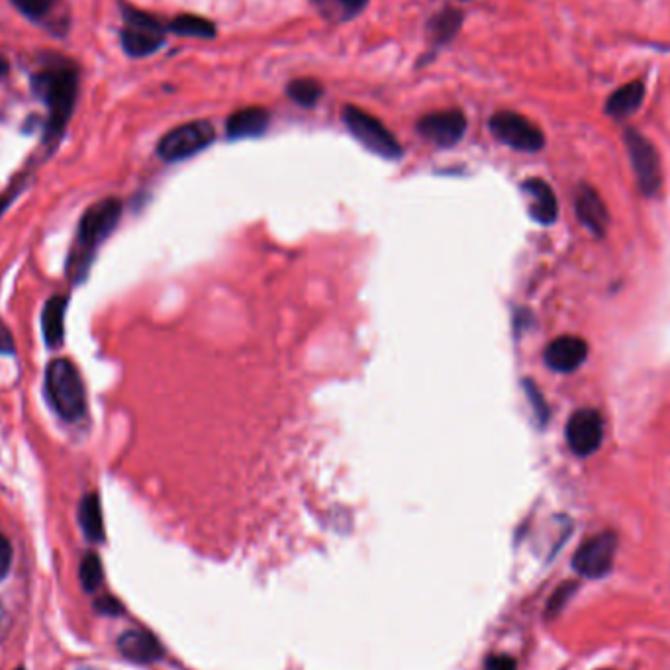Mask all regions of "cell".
<instances>
[{
  "label": "cell",
  "mask_w": 670,
  "mask_h": 670,
  "mask_svg": "<svg viewBox=\"0 0 670 670\" xmlns=\"http://www.w3.org/2000/svg\"><path fill=\"white\" fill-rule=\"evenodd\" d=\"M120 216L122 202L118 198H104L83 214L77 240L67 261V275L73 283H83L87 279L98 247L116 230Z\"/></svg>",
  "instance_id": "1"
},
{
  "label": "cell",
  "mask_w": 670,
  "mask_h": 670,
  "mask_svg": "<svg viewBox=\"0 0 670 670\" xmlns=\"http://www.w3.org/2000/svg\"><path fill=\"white\" fill-rule=\"evenodd\" d=\"M34 89L48 104L49 140L63 136L77 98V71L67 63H57L36 75Z\"/></svg>",
  "instance_id": "2"
},
{
  "label": "cell",
  "mask_w": 670,
  "mask_h": 670,
  "mask_svg": "<svg viewBox=\"0 0 670 670\" xmlns=\"http://www.w3.org/2000/svg\"><path fill=\"white\" fill-rule=\"evenodd\" d=\"M49 404L65 422H77L87 412V392L77 367L69 359L51 361L46 373Z\"/></svg>",
  "instance_id": "3"
},
{
  "label": "cell",
  "mask_w": 670,
  "mask_h": 670,
  "mask_svg": "<svg viewBox=\"0 0 670 670\" xmlns=\"http://www.w3.org/2000/svg\"><path fill=\"white\" fill-rule=\"evenodd\" d=\"M343 124L357 138L359 144L365 145L369 151L384 159L402 157V145L392 136V132L375 116L363 112L357 106L343 108Z\"/></svg>",
  "instance_id": "4"
},
{
  "label": "cell",
  "mask_w": 670,
  "mask_h": 670,
  "mask_svg": "<svg viewBox=\"0 0 670 670\" xmlns=\"http://www.w3.org/2000/svg\"><path fill=\"white\" fill-rule=\"evenodd\" d=\"M214 136L216 132L210 122L206 120L189 122L171 130L161 138V142L157 145V155L167 163L183 161L206 149L214 142Z\"/></svg>",
  "instance_id": "5"
},
{
  "label": "cell",
  "mask_w": 670,
  "mask_h": 670,
  "mask_svg": "<svg viewBox=\"0 0 670 670\" xmlns=\"http://www.w3.org/2000/svg\"><path fill=\"white\" fill-rule=\"evenodd\" d=\"M490 130L496 136L498 142L526 151V153H537L545 147V136L543 132L531 122L526 116L510 110L496 112L490 118Z\"/></svg>",
  "instance_id": "6"
},
{
  "label": "cell",
  "mask_w": 670,
  "mask_h": 670,
  "mask_svg": "<svg viewBox=\"0 0 670 670\" xmlns=\"http://www.w3.org/2000/svg\"><path fill=\"white\" fill-rule=\"evenodd\" d=\"M618 551V537L612 531L598 533L584 541L573 557V567L578 575L602 578L614 567Z\"/></svg>",
  "instance_id": "7"
},
{
  "label": "cell",
  "mask_w": 670,
  "mask_h": 670,
  "mask_svg": "<svg viewBox=\"0 0 670 670\" xmlns=\"http://www.w3.org/2000/svg\"><path fill=\"white\" fill-rule=\"evenodd\" d=\"M623 140H625V147H627L639 189L647 196L655 194L661 187V163H659V153L655 145L635 130H627Z\"/></svg>",
  "instance_id": "8"
},
{
  "label": "cell",
  "mask_w": 670,
  "mask_h": 670,
  "mask_svg": "<svg viewBox=\"0 0 670 670\" xmlns=\"http://www.w3.org/2000/svg\"><path fill=\"white\" fill-rule=\"evenodd\" d=\"M163 28L159 22L138 10H126V28L122 32L124 49L132 57H145L163 46Z\"/></svg>",
  "instance_id": "9"
},
{
  "label": "cell",
  "mask_w": 670,
  "mask_h": 670,
  "mask_svg": "<svg viewBox=\"0 0 670 670\" xmlns=\"http://www.w3.org/2000/svg\"><path fill=\"white\" fill-rule=\"evenodd\" d=\"M418 132L431 144L451 147L463 140L467 132V118L461 110L431 112L418 122Z\"/></svg>",
  "instance_id": "10"
},
{
  "label": "cell",
  "mask_w": 670,
  "mask_h": 670,
  "mask_svg": "<svg viewBox=\"0 0 670 670\" xmlns=\"http://www.w3.org/2000/svg\"><path fill=\"white\" fill-rule=\"evenodd\" d=\"M602 437H604V422L596 410L584 408L571 416L567 424V441L573 453L580 457L596 453L602 443Z\"/></svg>",
  "instance_id": "11"
},
{
  "label": "cell",
  "mask_w": 670,
  "mask_h": 670,
  "mask_svg": "<svg viewBox=\"0 0 670 670\" xmlns=\"http://www.w3.org/2000/svg\"><path fill=\"white\" fill-rule=\"evenodd\" d=\"M588 355V345L576 335H563L545 349V363L557 373H573Z\"/></svg>",
  "instance_id": "12"
},
{
  "label": "cell",
  "mask_w": 670,
  "mask_h": 670,
  "mask_svg": "<svg viewBox=\"0 0 670 670\" xmlns=\"http://www.w3.org/2000/svg\"><path fill=\"white\" fill-rule=\"evenodd\" d=\"M118 649L120 653L134 663H155L163 657V647L159 641L142 629H130L124 631L118 639Z\"/></svg>",
  "instance_id": "13"
},
{
  "label": "cell",
  "mask_w": 670,
  "mask_h": 670,
  "mask_svg": "<svg viewBox=\"0 0 670 670\" xmlns=\"http://www.w3.org/2000/svg\"><path fill=\"white\" fill-rule=\"evenodd\" d=\"M576 214L580 218V222L594 232L596 236H604L610 224V216L606 210L604 200L600 198V194L590 189V187H582L576 196Z\"/></svg>",
  "instance_id": "14"
},
{
  "label": "cell",
  "mask_w": 670,
  "mask_h": 670,
  "mask_svg": "<svg viewBox=\"0 0 670 670\" xmlns=\"http://www.w3.org/2000/svg\"><path fill=\"white\" fill-rule=\"evenodd\" d=\"M643 100H645V81L635 79V81H629L622 87H618L612 95L608 96L604 112L610 118L623 122L641 108Z\"/></svg>",
  "instance_id": "15"
},
{
  "label": "cell",
  "mask_w": 670,
  "mask_h": 670,
  "mask_svg": "<svg viewBox=\"0 0 670 670\" xmlns=\"http://www.w3.org/2000/svg\"><path fill=\"white\" fill-rule=\"evenodd\" d=\"M524 191L529 198V214L539 224H553L559 214V204L553 189L541 179H529L524 183Z\"/></svg>",
  "instance_id": "16"
},
{
  "label": "cell",
  "mask_w": 670,
  "mask_h": 670,
  "mask_svg": "<svg viewBox=\"0 0 670 670\" xmlns=\"http://www.w3.org/2000/svg\"><path fill=\"white\" fill-rule=\"evenodd\" d=\"M267 128H269V112L261 106H249L230 116L226 132L230 140H245L263 136Z\"/></svg>",
  "instance_id": "17"
},
{
  "label": "cell",
  "mask_w": 670,
  "mask_h": 670,
  "mask_svg": "<svg viewBox=\"0 0 670 670\" xmlns=\"http://www.w3.org/2000/svg\"><path fill=\"white\" fill-rule=\"evenodd\" d=\"M65 312H67V296H53L44 306L42 328L44 339L51 349H57L65 341Z\"/></svg>",
  "instance_id": "18"
},
{
  "label": "cell",
  "mask_w": 670,
  "mask_h": 670,
  "mask_svg": "<svg viewBox=\"0 0 670 670\" xmlns=\"http://www.w3.org/2000/svg\"><path fill=\"white\" fill-rule=\"evenodd\" d=\"M79 524L85 537L93 543L104 541V522H102V508L100 498L95 492L87 494L79 504Z\"/></svg>",
  "instance_id": "19"
},
{
  "label": "cell",
  "mask_w": 670,
  "mask_h": 670,
  "mask_svg": "<svg viewBox=\"0 0 670 670\" xmlns=\"http://www.w3.org/2000/svg\"><path fill=\"white\" fill-rule=\"evenodd\" d=\"M461 24H463V14L461 12L443 10L431 20L430 34L437 44H443V42H449L457 34Z\"/></svg>",
  "instance_id": "20"
},
{
  "label": "cell",
  "mask_w": 670,
  "mask_h": 670,
  "mask_svg": "<svg viewBox=\"0 0 670 670\" xmlns=\"http://www.w3.org/2000/svg\"><path fill=\"white\" fill-rule=\"evenodd\" d=\"M169 30L179 36H189V38H212L214 36V24L200 16H179L171 22Z\"/></svg>",
  "instance_id": "21"
},
{
  "label": "cell",
  "mask_w": 670,
  "mask_h": 670,
  "mask_svg": "<svg viewBox=\"0 0 670 670\" xmlns=\"http://www.w3.org/2000/svg\"><path fill=\"white\" fill-rule=\"evenodd\" d=\"M102 578H104V571H102V563L98 559L96 553H87L79 565V580H81V586L89 592V594H95L98 590V586L102 584Z\"/></svg>",
  "instance_id": "22"
},
{
  "label": "cell",
  "mask_w": 670,
  "mask_h": 670,
  "mask_svg": "<svg viewBox=\"0 0 670 670\" xmlns=\"http://www.w3.org/2000/svg\"><path fill=\"white\" fill-rule=\"evenodd\" d=\"M287 95L300 106H314L322 96V87L314 79H296L288 85Z\"/></svg>",
  "instance_id": "23"
},
{
  "label": "cell",
  "mask_w": 670,
  "mask_h": 670,
  "mask_svg": "<svg viewBox=\"0 0 670 670\" xmlns=\"http://www.w3.org/2000/svg\"><path fill=\"white\" fill-rule=\"evenodd\" d=\"M12 4L28 18L42 20L53 10L57 0H12Z\"/></svg>",
  "instance_id": "24"
},
{
  "label": "cell",
  "mask_w": 670,
  "mask_h": 670,
  "mask_svg": "<svg viewBox=\"0 0 670 670\" xmlns=\"http://www.w3.org/2000/svg\"><path fill=\"white\" fill-rule=\"evenodd\" d=\"M576 590V584L575 582H567V584H563V586H559L557 590H555V594L551 596V600H549V604H547V616L549 618H553V616H557L565 606H567V602L573 598V594H575Z\"/></svg>",
  "instance_id": "25"
},
{
  "label": "cell",
  "mask_w": 670,
  "mask_h": 670,
  "mask_svg": "<svg viewBox=\"0 0 670 670\" xmlns=\"http://www.w3.org/2000/svg\"><path fill=\"white\" fill-rule=\"evenodd\" d=\"M10 565H12V545L6 539V535L0 533V580H4L10 573Z\"/></svg>",
  "instance_id": "26"
},
{
  "label": "cell",
  "mask_w": 670,
  "mask_h": 670,
  "mask_svg": "<svg viewBox=\"0 0 670 670\" xmlns=\"http://www.w3.org/2000/svg\"><path fill=\"white\" fill-rule=\"evenodd\" d=\"M526 390H527V396H529V402L533 404V408H535V414H537V418L541 420V422H545L547 420V404L543 402V398H541V392L533 386V384L529 383L527 381L526 383Z\"/></svg>",
  "instance_id": "27"
},
{
  "label": "cell",
  "mask_w": 670,
  "mask_h": 670,
  "mask_svg": "<svg viewBox=\"0 0 670 670\" xmlns=\"http://www.w3.org/2000/svg\"><path fill=\"white\" fill-rule=\"evenodd\" d=\"M484 670H518V665L508 655H490L484 663Z\"/></svg>",
  "instance_id": "28"
},
{
  "label": "cell",
  "mask_w": 670,
  "mask_h": 670,
  "mask_svg": "<svg viewBox=\"0 0 670 670\" xmlns=\"http://www.w3.org/2000/svg\"><path fill=\"white\" fill-rule=\"evenodd\" d=\"M0 353H4V355L16 353V343H14L10 330L6 328V324L2 320H0Z\"/></svg>",
  "instance_id": "29"
},
{
  "label": "cell",
  "mask_w": 670,
  "mask_h": 670,
  "mask_svg": "<svg viewBox=\"0 0 670 670\" xmlns=\"http://www.w3.org/2000/svg\"><path fill=\"white\" fill-rule=\"evenodd\" d=\"M96 608H98V612H104V614H120L122 612V606L118 602H114L112 598L98 600Z\"/></svg>",
  "instance_id": "30"
},
{
  "label": "cell",
  "mask_w": 670,
  "mask_h": 670,
  "mask_svg": "<svg viewBox=\"0 0 670 670\" xmlns=\"http://www.w3.org/2000/svg\"><path fill=\"white\" fill-rule=\"evenodd\" d=\"M367 2L369 0H337V4H341L347 14H355V12L363 10L367 6Z\"/></svg>",
  "instance_id": "31"
},
{
  "label": "cell",
  "mask_w": 670,
  "mask_h": 670,
  "mask_svg": "<svg viewBox=\"0 0 670 670\" xmlns=\"http://www.w3.org/2000/svg\"><path fill=\"white\" fill-rule=\"evenodd\" d=\"M10 200H12V198H10V196H4V198H0V216H2V214H4V210H6V208H8V204H10Z\"/></svg>",
  "instance_id": "32"
},
{
  "label": "cell",
  "mask_w": 670,
  "mask_h": 670,
  "mask_svg": "<svg viewBox=\"0 0 670 670\" xmlns=\"http://www.w3.org/2000/svg\"><path fill=\"white\" fill-rule=\"evenodd\" d=\"M6 71H8V63L4 61V57H0V81L4 79V75H6Z\"/></svg>",
  "instance_id": "33"
},
{
  "label": "cell",
  "mask_w": 670,
  "mask_h": 670,
  "mask_svg": "<svg viewBox=\"0 0 670 670\" xmlns=\"http://www.w3.org/2000/svg\"><path fill=\"white\" fill-rule=\"evenodd\" d=\"M16 670H24V669H22V667H20V669H16Z\"/></svg>",
  "instance_id": "34"
}]
</instances>
